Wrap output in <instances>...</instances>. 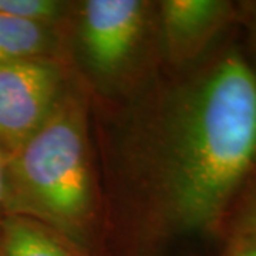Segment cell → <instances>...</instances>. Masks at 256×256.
Instances as JSON below:
<instances>
[{
    "label": "cell",
    "instance_id": "2",
    "mask_svg": "<svg viewBox=\"0 0 256 256\" xmlns=\"http://www.w3.org/2000/svg\"><path fill=\"white\" fill-rule=\"evenodd\" d=\"M94 210L87 117L82 97L64 92L46 122L6 160V215L82 238Z\"/></svg>",
    "mask_w": 256,
    "mask_h": 256
},
{
    "label": "cell",
    "instance_id": "5",
    "mask_svg": "<svg viewBox=\"0 0 256 256\" xmlns=\"http://www.w3.org/2000/svg\"><path fill=\"white\" fill-rule=\"evenodd\" d=\"M224 0H166L161 4L165 42L175 62H188L202 53L230 18Z\"/></svg>",
    "mask_w": 256,
    "mask_h": 256
},
{
    "label": "cell",
    "instance_id": "6",
    "mask_svg": "<svg viewBox=\"0 0 256 256\" xmlns=\"http://www.w3.org/2000/svg\"><path fill=\"white\" fill-rule=\"evenodd\" d=\"M2 256H76L60 238L37 220L6 215L0 225Z\"/></svg>",
    "mask_w": 256,
    "mask_h": 256
},
{
    "label": "cell",
    "instance_id": "12",
    "mask_svg": "<svg viewBox=\"0 0 256 256\" xmlns=\"http://www.w3.org/2000/svg\"><path fill=\"white\" fill-rule=\"evenodd\" d=\"M254 40H255V44H256V18H255V23H254Z\"/></svg>",
    "mask_w": 256,
    "mask_h": 256
},
{
    "label": "cell",
    "instance_id": "13",
    "mask_svg": "<svg viewBox=\"0 0 256 256\" xmlns=\"http://www.w3.org/2000/svg\"><path fill=\"white\" fill-rule=\"evenodd\" d=\"M0 256H2V254H0Z\"/></svg>",
    "mask_w": 256,
    "mask_h": 256
},
{
    "label": "cell",
    "instance_id": "8",
    "mask_svg": "<svg viewBox=\"0 0 256 256\" xmlns=\"http://www.w3.org/2000/svg\"><path fill=\"white\" fill-rule=\"evenodd\" d=\"M64 9L56 0H0V13L46 26L62 18Z\"/></svg>",
    "mask_w": 256,
    "mask_h": 256
},
{
    "label": "cell",
    "instance_id": "4",
    "mask_svg": "<svg viewBox=\"0 0 256 256\" xmlns=\"http://www.w3.org/2000/svg\"><path fill=\"white\" fill-rule=\"evenodd\" d=\"M138 0H88L82 9V43L96 72H117L134 53L146 22Z\"/></svg>",
    "mask_w": 256,
    "mask_h": 256
},
{
    "label": "cell",
    "instance_id": "3",
    "mask_svg": "<svg viewBox=\"0 0 256 256\" xmlns=\"http://www.w3.org/2000/svg\"><path fill=\"white\" fill-rule=\"evenodd\" d=\"M64 74L48 57L0 67V154L12 156L63 98Z\"/></svg>",
    "mask_w": 256,
    "mask_h": 256
},
{
    "label": "cell",
    "instance_id": "9",
    "mask_svg": "<svg viewBox=\"0 0 256 256\" xmlns=\"http://www.w3.org/2000/svg\"><path fill=\"white\" fill-rule=\"evenodd\" d=\"M240 229L242 230H240L239 240H245V242L256 245V190L252 194L246 208L244 210Z\"/></svg>",
    "mask_w": 256,
    "mask_h": 256
},
{
    "label": "cell",
    "instance_id": "11",
    "mask_svg": "<svg viewBox=\"0 0 256 256\" xmlns=\"http://www.w3.org/2000/svg\"><path fill=\"white\" fill-rule=\"evenodd\" d=\"M229 256H256V245L245 240H238Z\"/></svg>",
    "mask_w": 256,
    "mask_h": 256
},
{
    "label": "cell",
    "instance_id": "1",
    "mask_svg": "<svg viewBox=\"0 0 256 256\" xmlns=\"http://www.w3.org/2000/svg\"><path fill=\"white\" fill-rule=\"evenodd\" d=\"M256 166V73L230 50L178 97L165 144L166 210L182 230H210Z\"/></svg>",
    "mask_w": 256,
    "mask_h": 256
},
{
    "label": "cell",
    "instance_id": "10",
    "mask_svg": "<svg viewBox=\"0 0 256 256\" xmlns=\"http://www.w3.org/2000/svg\"><path fill=\"white\" fill-rule=\"evenodd\" d=\"M4 200H6V158L0 154V225L3 218L6 216Z\"/></svg>",
    "mask_w": 256,
    "mask_h": 256
},
{
    "label": "cell",
    "instance_id": "7",
    "mask_svg": "<svg viewBox=\"0 0 256 256\" xmlns=\"http://www.w3.org/2000/svg\"><path fill=\"white\" fill-rule=\"evenodd\" d=\"M50 26L0 13V67L22 60L48 57L54 46Z\"/></svg>",
    "mask_w": 256,
    "mask_h": 256
}]
</instances>
